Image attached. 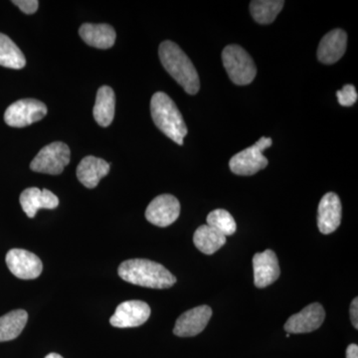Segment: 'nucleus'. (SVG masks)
I'll use <instances>...</instances> for the list:
<instances>
[{"mask_svg": "<svg viewBox=\"0 0 358 358\" xmlns=\"http://www.w3.org/2000/svg\"><path fill=\"white\" fill-rule=\"evenodd\" d=\"M124 281L150 289H169L176 282V278L160 264L147 259L124 261L117 270Z\"/></svg>", "mask_w": 358, "mask_h": 358, "instance_id": "1", "label": "nucleus"}, {"mask_svg": "<svg viewBox=\"0 0 358 358\" xmlns=\"http://www.w3.org/2000/svg\"><path fill=\"white\" fill-rule=\"evenodd\" d=\"M20 200L23 211L29 218H34L39 209H55L59 205V199L53 192L37 187L25 189Z\"/></svg>", "mask_w": 358, "mask_h": 358, "instance_id": "16", "label": "nucleus"}, {"mask_svg": "<svg viewBox=\"0 0 358 358\" xmlns=\"http://www.w3.org/2000/svg\"><path fill=\"white\" fill-rule=\"evenodd\" d=\"M350 319H352V326L355 329H358V299H353L352 305H350Z\"/></svg>", "mask_w": 358, "mask_h": 358, "instance_id": "27", "label": "nucleus"}, {"mask_svg": "<svg viewBox=\"0 0 358 358\" xmlns=\"http://www.w3.org/2000/svg\"><path fill=\"white\" fill-rule=\"evenodd\" d=\"M254 282L257 288L270 286L279 279L281 275L279 261L272 250H266L253 257Z\"/></svg>", "mask_w": 358, "mask_h": 358, "instance_id": "13", "label": "nucleus"}, {"mask_svg": "<svg viewBox=\"0 0 358 358\" xmlns=\"http://www.w3.org/2000/svg\"><path fill=\"white\" fill-rule=\"evenodd\" d=\"M26 65L25 56L17 45L6 34L0 33V66L20 70Z\"/></svg>", "mask_w": 358, "mask_h": 358, "instance_id": "22", "label": "nucleus"}, {"mask_svg": "<svg viewBox=\"0 0 358 358\" xmlns=\"http://www.w3.org/2000/svg\"><path fill=\"white\" fill-rule=\"evenodd\" d=\"M150 113L159 131L174 143L182 145L188 129L182 115L171 96L164 92L155 93L150 101Z\"/></svg>", "mask_w": 358, "mask_h": 358, "instance_id": "3", "label": "nucleus"}, {"mask_svg": "<svg viewBox=\"0 0 358 358\" xmlns=\"http://www.w3.org/2000/svg\"><path fill=\"white\" fill-rule=\"evenodd\" d=\"M346 358H358V346L352 343L346 348Z\"/></svg>", "mask_w": 358, "mask_h": 358, "instance_id": "28", "label": "nucleus"}, {"mask_svg": "<svg viewBox=\"0 0 358 358\" xmlns=\"http://www.w3.org/2000/svg\"><path fill=\"white\" fill-rule=\"evenodd\" d=\"M45 358H63L61 357L60 355H58V353H49L48 355H46V357Z\"/></svg>", "mask_w": 358, "mask_h": 358, "instance_id": "29", "label": "nucleus"}, {"mask_svg": "<svg viewBox=\"0 0 358 358\" xmlns=\"http://www.w3.org/2000/svg\"><path fill=\"white\" fill-rule=\"evenodd\" d=\"M159 54L160 62L167 73L186 93L196 95L200 89L199 73L182 49L174 42L164 41L159 45Z\"/></svg>", "mask_w": 358, "mask_h": 358, "instance_id": "2", "label": "nucleus"}, {"mask_svg": "<svg viewBox=\"0 0 358 358\" xmlns=\"http://www.w3.org/2000/svg\"><path fill=\"white\" fill-rule=\"evenodd\" d=\"M206 221L209 227L218 231L225 237L231 236L236 232L237 224L235 222V219L229 212L224 209L211 211L207 216Z\"/></svg>", "mask_w": 358, "mask_h": 358, "instance_id": "24", "label": "nucleus"}, {"mask_svg": "<svg viewBox=\"0 0 358 358\" xmlns=\"http://www.w3.org/2000/svg\"><path fill=\"white\" fill-rule=\"evenodd\" d=\"M284 4L282 0H255L250 3V11L259 24H270L281 13Z\"/></svg>", "mask_w": 358, "mask_h": 358, "instance_id": "23", "label": "nucleus"}, {"mask_svg": "<svg viewBox=\"0 0 358 358\" xmlns=\"http://www.w3.org/2000/svg\"><path fill=\"white\" fill-rule=\"evenodd\" d=\"M47 110L46 105L41 101L23 99L7 108L4 121L13 128H24L44 119Z\"/></svg>", "mask_w": 358, "mask_h": 358, "instance_id": "7", "label": "nucleus"}, {"mask_svg": "<svg viewBox=\"0 0 358 358\" xmlns=\"http://www.w3.org/2000/svg\"><path fill=\"white\" fill-rule=\"evenodd\" d=\"M115 96L114 90L109 86H102L96 92L93 115L95 121L103 128L112 124L115 117Z\"/></svg>", "mask_w": 358, "mask_h": 358, "instance_id": "19", "label": "nucleus"}, {"mask_svg": "<svg viewBox=\"0 0 358 358\" xmlns=\"http://www.w3.org/2000/svg\"><path fill=\"white\" fill-rule=\"evenodd\" d=\"M70 148L62 141H55L42 148L30 164L35 173L58 176L69 164Z\"/></svg>", "mask_w": 358, "mask_h": 358, "instance_id": "6", "label": "nucleus"}, {"mask_svg": "<svg viewBox=\"0 0 358 358\" xmlns=\"http://www.w3.org/2000/svg\"><path fill=\"white\" fill-rule=\"evenodd\" d=\"M222 62L231 81L238 86L251 84L256 78L257 67L253 59L239 45H229L224 48Z\"/></svg>", "mask_w": 358, "mask_h": 358, "instance_id": "4", "label": "nucleus"}, {"mask_svg": "<svg viewBox=\"0 0 358 358\" xmlns=\"http://www.w3.org/2000/svg\"><path fill=\"white\" fill-rule=\"evenodd\" d=\"M343 206L336 193L329 192L322 197L317 208V227L322 234L334 232L341 222Z\"/></svg>", "mask_w": 358, "mask_h": 358, "instance_id": "14", "label": "nucleus"}, {"mask_svg": "<svg viewBox=\"0 0 358 358\" xmlns=\"http://www.w3.org/2000/svg\"><path fill=\"white\" fill-rule=\"evenodd\" d=\"M348 46V35L343 29H334L320 40L317 59L322 64H334L345 55Z\"/></svg>", "mask_w": 358, "mask_h": 358, "instance_id": "15", "label": "nucleus"}, {"mask_svg": "<svg viewBox=\"0 0 358 358\" xmlns=\"http://www.w3.org/2000/svg\"><path fill=\"white\" fill-rule=\"evenodd\" d=\"M338 103L343 107H352L357 102L358 94L353 85L348 84L343 88L336 92Z\"/></svg>", "mask_w": 358, "mask_h": 358, "instance_id": "25", "label": "nucleus"}, {"mask_svg": "<svg viewBox=\"0 0 358 358\" xmlns=\"http://www.w3.org/2000/svg\"><path fill=\"white\" fill-rule=\"evenodd\" d=\"M6 265L18 279L33 280L43 271V264L38 256L23 249H13L7 253Z\"/></svg>", "mask_w": 358, "mask_h": 358, "instance_id": "8", "label": "nucleus"}, {"mask_svg": "<svg viewBox=\"0 0 358 358\" xmlns=\"http://www.w3.org/2000/svg\"><path fill=\"white\" fill-rule=\"evenodd\" d=\"M180 214L178 199L171 194H162L155 197L145 210L148 222L159 227H167L176 222Z\"/></svg>", "mask_w": 358, "mask_h": 358, "instance_id": "9", "label": "nucleus"}, {"mask_svg": "<svg viewBox=\"0 0 358 358\" xmlns=\"http://www.w3.org/2000/svg\"><path fill=\"white\" fill-rule=\"evenodd\" d=\"M272 138L262 136L255 145L238 152L229 162V167L237 176H254L268 166V159L263 152L272 145Z\"/></svg>", "mask_w": 358, "mask_h": 358, "instance_id": "5", "label": "nucleus"}, {"mask_svg": "<svg viewBox=\"0 0 358 358\" xmlns=\"http://www.w3.org/2000/svg\"><path fill=\"white\" fill-rule=\"evenodd\" d=\"M212 317V310L208 306H199L183 313L178 317L173 329V334L180 338H192L204 331Z\"/></svg>", "mask_w": 358, "mask_h": 358, "instance_id": "12", "label": "nucleus"}, {"mask_svg": "<svg viewBox=\"0 0 358 358\" xmlns=\"http://www.w3.org/2000/svg\"><path fill=\"white\" fill-rule=\"evenodd\" d=\"M13 3L25 14L35 13L39 7V1L37 0H13Z\"/></svg>", "mask_w": 358, "mask_h": 358, "instance_id": "26", "label": "nucleus"}, {"mask_svg": "<svg viewBox=\"0 0 358 358\" xmlns=\"http://www.w3.org/2000/svg\"><path fill=\"white\" fill-rule=\"evenodd\" d=\"M79 34L89 46L98 49L110 48L117 38L114 28L109 24L85 23L80 27Z\"/></svg>", "mask_w": 358, "mask_h": 358, "instance_id": "18", "label": "nucleus"}, {"mask_svg": "<svg viewBox=\"0 0 358 358\" xmlns=\"http://www.w3.org/2000/svg\"><path fill=\"white\" fill-rule=\"evenodd\" d=\"M110 164L100 157L88 155L77 167V178L85 187L95 188L101 179L110 173Z\"/></svg>", "mask_w": 358, "mask_h": 358, "instance_id": "17", "label": "nucleus"}, {"mask_svg": "<svg viewBox=\"0 0 358 358\" xmlns=\"http://www.w3.org/2000/svg\"><path fill=\"white\" fill-rule=\"evenodd\" d=\"M326 312L319 303H310L300 313L291 315L285 324L287 334H308L317 331L324 324Z\"/></svg>", "mask_w": 358, "mask_h": 358, "instance_id": "10", "label": "nucleus"}, {"mask_svg": "<svg viewBox=\"0 0 358 358\" xmlns=\"http://www.w3.org/2000/svg\"><path fill=\"white\" fill-rule=\"evenodd\" d=\"M150 306L145 301H127L117 306L110 324L120 329L140 327L150 319Z\"/></svg>", "mask_w": 358, "mask_h": 358, "instance_id": "11", "label": "nucleus"}, {"mask_svg": "<svg viewBox=\"0 0 358 358\" xmlns=\"http://www.w3.org/2000/svg\"><path fill=\"white\" fill-rule=\"evenodd\" d=\"M193 242L200 252L206 255H212L225 245L226 237L206 224L200 226L195 231Z\"/></svg>", "mask_w": 358, "mask_h": 358, "instance_id": "20", "label": "nucleus"}, {"mask_svg": "<svg viewBox=\"0 0 358 358\" xmlns=\"http://www.w3.org/2000/svg\"><path fill=\"white\" fill-rule=\"evenodd\" d=\"M28 313L15 310L0 317V343L13 341L20 336L27 324Z\"/></svg>", "mask_w": 358, "mask_h": 358, "instance_id": "21", "label": "nucleus"}]
</instances>
